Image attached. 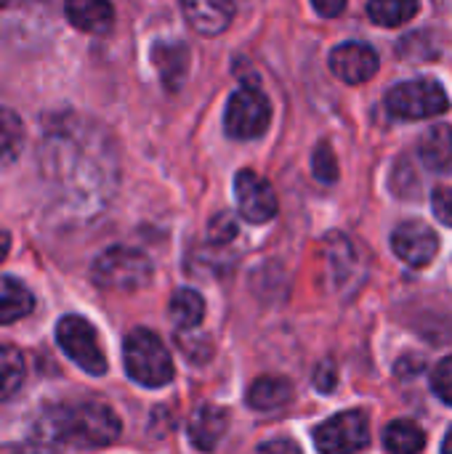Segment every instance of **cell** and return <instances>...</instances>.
<instances>
[{"label":"cell","mask_w":452,"mask_h":454,"mask_svg":"<svg viewBox=\"0 0 452 454\" xmlns=\"http://www.w3.org/2000/svg\"><path fill=\"white\" fill-rule=\"evenodd\" d=\"M432 205H434V215L445 226H452V189H437L432 197Z\"/></svg>","instance_id":"4316f807"},{"label":"cell","mask_w":452,"mask_h":454,"mask_svg":"<svg viewBox=\"0 0 452 454\" xmlns=\"http://www.w3.org/2000/svg\"><path fill=\"white\" fill-rule=\"evenodd\" d=\"M370 442L368 415L360 410H349L333 415L314 431V447L320 454H354L365 450Z\"/></svg>","instance_id":"ba28073f"},{"label":"cell","mask_w":452,"mask_h":454,"mask_svg":"<svg viewBox=\"0 0 452 454\" xmlns=\"http://www.w3.org/2000/svg\"><path fill=\"white\" fill-rule=\"evenodd\" d=\"M64 13L72 27L91 35L109 32L115 21V8L109 0H64Z\"/></svg>","instance_id":"5bb4252c"},{"label":"cell","mask_w":452,"mask_h":454,"mask_svg":"<svg viewBox=\"0 0 452 454\" xmlns=\"http://www.w3.org/2000/svg\"><path fill=\"white\" fill-rule=\"evenodd\" d=\"M43 173L61 192L64 205L75 215L101 210L117 184V162L107 136L77 120L48 130Z\"/></svg>","instance_id":"6da1fadb"},{"label":"cell","mask_w":452,"mask_h":454,"mask_svg":"<svg viewBox=\"0 0 452 454\" xmlns=\"http://www.w3.org/2000/svg\"><path fill=\"white\" fill-rule=\"evenodd\" d=\"M392 250L408 266L424 269V266H429L437 258V253H440V237L424 221H405L392 234Z\"/></svg>","instance_id":"30bf717a"},{"label":"cell","mask_w":452,"mask_h":454,"mask_svg":"<svg viewBox=\"0 0 452 454\" xmlns=\"http://www.w3.org/2000/svg\"><path fill=\"white\" fill-rule=\"evenodd\" d=\"M24 149V122L13 109L0 106V165H11Z\"/></svg>","instance_id":"7402d4cb"},{"label":"cell","mask_w":452,"mask_h":454,"mask_svg":"<svg viewBox=\"0 0 452 454\" xmlns=\"http://www.w3.org/2000/svg\"><path fill=\"white\" fill-rule=\"evenodd\" d=\"M205 317V301L197 290L181 287L170 298V319L178 330H194Z\"/></svg>","instance_id":"ffe728a7"},{"label":"cell","mask_w":452,"mask_h":454,"mask_svg":"<svg viewBox=\"0 0 452 454\" xmlns=\"http://www.w3.org/2000/svg\"><path fill=\"white\" fill-rule=\"evenodd\" d=\"M120 431V418L107 404L83 402L77 407H56L45 412L35 428V439L48 447L69 444L77 450H101L115 444Z\"/></svg>","instance_id":"7a4b0ae2"},{"label":"cell","mask_w":452,"mask_h":454,"mask_svg":"<svg viewBox=\"0 0 452 454\" xmlns=\"http://www.w3.org/2000/svg\"><path fill=\"white\" fill-rule=\"evenodd\" d=\"M381 59L368 43H341L330 51V72L346 85H362L376 77Z\"/></svg>","instance_id":"8fae6325"},{"label":"cell","mask_w":452,"mask_h":454,"mask_svg":"<svg viewBox=\"0 0 452 454\" xmlns=\"http://www.w3.org/2000/svg\"><path fill=\"white\" fill-rule=\"evenodd\" d=\"M384 104L394 120H426L448 112L450 98L437 80H408L397 82L386 93Z\"/></svg>","instance_id":"5b68a950"},{"label":"cell","mask_w":452,"mask_h":454,"mask_svg":"<svg viewBox=\"0 0 452 454\" xmlns=\"http://www.w3.org/2000/svg\"><path fill=\"white\" fill-rule=\"evenodd\" d=\"M442 454H452V428L448 431L445 442H442Z\"/></svg>","instance_id":"d6a6232c"},{"label":"cell","mask_w":452,"mask_h":454,"mask_svg":"<svg viewBox=\"0 0 452 454\" xmlns=\"http://www.w3.org/2000/svg\"><path fill=\"white\" fill-rule=\"evenodd\" d=\"M312 168H314V176H317L322 184H333V181L338 178V160H336L330 144H320V146L314 149Z\"/></svg>","instance_id":"cb8c5ba5"},{"label":"cell","mask_w":452,"mask_h":454,"mask_svg":"<svg viewBox=\"0 0 452 454\" xmlns=\"http://www.w3.org/2000/svg\"><path fill=\"white\" fill-rule=\"evenodd\" d=\"M35 295L24 287V282L13 277H0V325H11L32 314Z\"/></svg>","instance_id":"ac0fdd59"},{"label":"cell","mask_w":452,"mask_h":454,"mask_svg":"<svg viewBox=\"0 0 452 454\" xmlns=\"http://www.w3.org/2000/svg\"><path fill=\"white\" fill-rule=\"evenodd\" d=\"M208 234H210V242H213V245H229V242L237 237V221H234L229 213H218V215L210 221Z\"/></svg>","instance_id":"484cf974"},{"label":"cell","mask_w":452,"mask_h":454,"mask_svg":"<svg viewBox=\"0 0 452 454\" xmlns=\"http://www.w3.org/2000/svg\"><path fill=\"white\" fill-rule=\"evenodd\" d=\"M234 197H237V210L248 223H269L277 215V194L272 184L253 170L237 173Z\"/></svg>","instance_id":"9c48e42d"},{"label":"cell","mask_w":452,"mask_h":454,"mask_svg":"<svg viewBox=\"0 0 452 454\" xmlns=\"http://www.w3.org/2000/svg\"><path fill=\"white\" fill-rule=\"evenodd\" d=\"M56 343L61 346V351L88 375H104L107 372V356L104 348L99 343V335L93 330V325L83 317H64L56 325Z\"/></svg>","instance_id":"52a82bcc"},{"label":"cell","mask_w":452,"mask_h":454,"mask_svg":"<svg viewBox=\"0 0 452 454\" xmlns=\"http://www.w3.org/2000/svg\"><path fill=\"white\" fill-rule=\"evenodd\" d=\"M152 61L168 90H178L189 72V48L184 43H157L152 48Z\"/></svg>","instance_id":"9a60e30c"},{"label":"cell","mask_w":452,"mask_h":454,"mask_svg":"<svg viewBox=\"0 0 452 454\" xmlns=\"http://www.w3.org/2000/svg\"><path fill=\"white\" fill-rule=\"evenodd\" d=\"M293 402V386L285 378H258L248 388V404L258 412H277Z\"/></svg>","instance_id":"e0dca14e"},{"label":"cell","mask_w":452,"mask_h":454,"mask_svg":"<svg viewBox=\"0 0 452 454\" xmlns=\"http://www.w3.org/2000/svg\"><path fill=\"white\" fill-rule=\"evenodd\" d=\"M5 5H8V0H0V11H3Z\"/></svg>","instance_id":"836d02e7"},{"label":"cell","mask_w":452,"mask_h":454,"mask_svg":"<svg viewBox=\"0 0 452 454\" xmlns=\"http://www.w3.org/2000/svg\"><path fill=\"white\" fill-rule=\"evenodd\" d=\"M123 362L128 378L144 388H163L173 380V359L163 340L147 327H136L133 333H128Z\"/></svg>","instance_id":"3957f363"},{"label":"cell","mask_w":452,"mask_h":454,"mask_svg":"<svg viewBox=\"0 0 452 454\" xmlns=\"http://www.w3.org/2000/svg\"><path fill=\"white\" fill-rule=\"evenodd\" d=\"M432 388H434V394H437L445 404H450L452 407V356L442 359V362L434 367V372H432Z\"/></svg>","instance_id":"d4e9b609"},{"label":"cell","mask_w":452,"mask_h":454,"mask_svg":"<svg viewBox=\"0 0 452 454\" xmlns=\"http://www.w3.org/2000/svg\"><path fill=\"white\" fill-rule=\"evenodd\" d=\"M421 8V0H370L368 16L381 27H400L410 21Z\"/></svg>","instance_id":"603a6c76"},{"label":"cell","mask_w":452,"mask_h":454,"mask_svg":"<svg viewBox=\"0 0 452 454\" xmlns=\"http://www.w3.org/2000/svg\"><path fill=\"white\" fill-rule=\"evenodd\" d=\"M272 122V104L266 93L256 85H242L229 96L224 112V128L232 138L250 141L266 133Z\"/></svg>","instance_id":"8992f818"},{"label":"cell","mask_w":452,"mask_h":454,"mask_svg":"<svg viewBox=\"0 0 452 454\" xmlns=\"http://www.w3.org/2000/svg\"><path fill=\"white\" fill-rule=\"evenodd\" d=\"M8 250H11V234L5 229H0V263L5 261Z\"/></svg>","instance_id":"4dcf8cb0"},{"label":"cell","mask_w":452,"mask_h":454,"mask_svg":"<svg viewBox=\"0 0 452 454\" xmlns=\"http://www.w3.org/2000/svg\"><path fill=\"white\" fill-rule=\"evenodd\" d=\"M384 447L392 454H418L426 447V434L413 420H394L384 431Z\"/></svg>","instance_id":"d6986e66"},{"label":"cell","mask_w":452,"mask_h":454,"mask_svg":"<svg viewBox=\"0 0 452 454\" xmlns=\"http://www.w3.org/2000/svg\"><path fill=\"white\" fill-rule=\"evenodd\" d=\"M91 277L101 290L136 293L152 282V261L133 247H109L93 261Z\"/></svg>","instance_id":"277c9868"},{"label":"cell","mask_w":452,"mask_h":454,"mask_svg":"<svg viewBox=\"0 0 452 454\" xmlns=\"http://www.w3.org/2000/svg\"><path fill=\"white\" fill-rule=\"evenodd\" d=\"M312 5H314V11H317L320 16H325V19H336V16H341V13H344L346 0H312Z\"/></svg>","instance_id":"f1b7e54d"},{"label":"cell","mask_w":452,"mask_h":454,"mask_svg":"<svg viewBox=\"0 0 452 454\" xmlns=\"http://www.w3.org/2000/svg\"><path fill=\"white\" fill-rule=\"evenodd\" d=\"M256 454H301V450L290 439H272V442H264Z\"/></svg>","instance_id":"83f0119b"},{"label":"cell","mask_w":452,"mask_h":454,"mask_svg":"<svg viewBox=\"0 0 452 454\" xmlns=\"http://www.w3.org/2000/svg\"><path fill=\"white\" fill-rule=\"evenodd\" d=\"M421 160L434 173H452V128L434 125L421 136L418 144Z\"/></svg>","instance_id":"2e32d148"},{"label":"cell","mask_w":452,"mask_h":454,"mask_svg":"<svg viewBox=\"0 0 452 454\" xmlns=\"http://www.w3.org/2000/svg\"><path fill=\"white\" fill-rule=\"evenodd\" d=\"M0 454H32L29 450H24V447H19V444H5V447H0Z\"/></svg>","instance_id":"1f68e13d"},{"label":"cell","mask_w":452,"mask_h":454,"mask_svg":"<svg viewBox=\"0 0 452 454\" xmlns=\"http://www.w3.org/2000/svg\"><path fill=\"white\" fill-rule=\"evenodd\" d=\"M189 27L200 35H221L237 11V0H181Z\"/></svg>","instance_id":"7c38bea8"},{"label":"cell","mask_w":452,"mask_h":454,"mask_svg":"<svg viewBox=\"0 0 452 454\" xmlns=\"http://www.w3.org/2000/svg\"><path fill=\"white\" fill-rule=\"evenodd\" d=\"M314 386H317L322 394L333 391V386H336V372H333V364H330V362L320 364V370H317V375H314Z\"/></svg>","instance_id":"f546056e"},{"label":"cell","mask_w":452,"mask_h":454,"mask_svg":"<svg viewBox=\"0 0 452 454\" xmlns=\"http://www.w3.org/2000/svg\"><path fill=\"white\" fill-rule=\"evenodd\" d=\"M27 378V362L19 348L0 346V402L11 399Z\"/></svg>","instance_id":"44dd1931"},{"label":"cell","mask_w":452,"mask_h":454,"mask_svg":"<svg viewBox=\"0 0 452 454\" xmlns=\"http://www.w3.org/2000/svg\"><path fill=\"white\" fill-rule=\"evenodd\" d=\"M229 428V415L224 407H216V404H202L192 420H189V442L200 450V452H213L224 434Z\"/></svg>","instance_id":"4fadbf2b"}]
</instances>
